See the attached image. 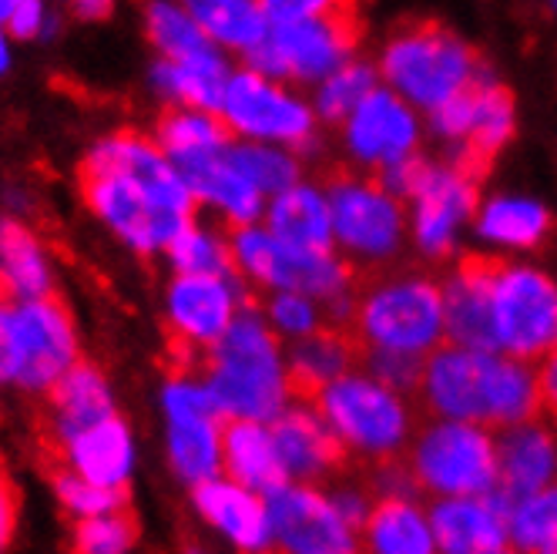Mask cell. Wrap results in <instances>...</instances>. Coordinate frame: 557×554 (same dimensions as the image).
I'll use <instances>...</instances> for the list:
<instances>
[{
	"label": "cell",
	"mask_w": 557,
	"mask_h": 554,
	"mask_svg": "<svg viewBox=\"0 0 557 554\" xmlns=\"http://www.w3.org/2000/svg\"><path fill=\"white\" fill-rule=\"evenodd\" d=\"M85 202L135 253H165L191 225L195 195L158 141L111 135L91 148L82 169Z\"/></svg>",
	"instance_id": "cell-1"
},
{
	"label": "cell",
	"mask_w": 557,
	"mask_h": 554,
	"mask_svg": "<svg viewBox=\"0 0 557 554\" xmlns=\"http://www.w3.org/2000/svg\"><path fill=\"white\" fill-rule=\"evenodd\" d=\"M417 393L430 417L473 420L491 430L541 414L537 367L531 360L450 340L423 356Z\"/></svg>",
	"instance_id": "cell-2"
},
{
	"label": "cell",
	"mask_w": 557,
	"mask_h": 554,
	"mask_svg": "<svg viewBox=\"0 0 557 554\" xmlns=\"http://www.w3.org/2000/svg\"><path fill=\"white\" fill-rule=\"evenodd\" d=\"M206 353V383L225 420L272 423L293 404L289 364L265 312L243 306Z\"/></svg>",
	"instance_id": "cell-3"
},
{
	"label": "cell",
	"mask_w": 557,
	"mask_h": 554,
	"mask_svg": "<svg viewBox=\"0 0 557 554\" xmlns=\"http://www.w3.org/2000/svg\"><path fill=\"white\" fill-rule=\"evenodd\" d=\"M228 253L232 269L243 280L275 293V290H296L315 296L333 320L339 312L352 316V262L336 249H306L278 239L265 229V222L235 225L228 232Z\"/></svg>",
	"instance_id": "cell-4"
},
{
	"label": "cell",
	"mask_w": 557,
	"mask_h": 554,
	"mask_svg": "<svg viewBox=\"0 0 557 554\" xmlns=\"http://www.w3.org/2000/svg\"><path fill=\"white\" fill-rule=\"evenodd\" d=\"M376 178H383V185H389L407 202L410 243L417 253L433 262L450 259L481 206L476 172L454 158L426 162L417 155Z\"/></svg>",
	"instance_id": "cell-5"
},
{
	"label": "cell",
	"mask_w": 557,
	"mask_h": 554,
	"mask_svg": "<svg viewBox=\"0 0 557 554\" xmlns=\"http://www.w3.org/2000/svg\"><path fill=\"white\" fill-rule=\"evenodd\" d=\"M315 410L323 414L346 454L373 464L404 457L413 441V407L410 393L393 390L376 380L367 367L346 370L339 380L315 393Z\"/></svg>",
	"instance_id": "cell-6"
},
{
	"label": "cell",
	"mask_w": 557,
	"mask_h": 554,
	"mask_svg": "<svg viewBox=\"0 0 557 554\" xmlns=\"http://www.w3.org/2000/svg\"><path fill=\"white\" fill-rule=\"evenodd\" d=\"M352 340L367 353L426 356L447 343L441 283L420 272H386L352 299Z\"/></svg>",
	"instance_id": "cell-7"
},
{
	"label": "cell",
	"mask_w": 557,
	"mask_h": 554,
	"mask_svg": "<svg viewBox=\"0 0 557 554\" xmlns=\"http://www.w3.org/2000/svg\"><path fill=\"white\" fill-rule=\"evenodd\" d=\"M380 85L407 98L417 111L430 114L484 74L473 48L447 27L410 24L389 34L376 58Z\"/></svg>",
	"instance_id": "cell-8"
},
{
	"label": "cell",
	"mask_w": 557,
	"mask_h": 554,
	"mask_svg": "<svg viewBox=\"0 0 557 554\" xmlns=\"http://www.w3.org/2000/svg\"><path fill=\"white\" fill-rule=\"evenodd\" d=\"M417 491L430 497L491 494L497 491V433L473 420L430 417L404 460Z\"/></svg>",
	"instance_id": "cell-9"
},
{
	"label": "cell",
	"mask_w": 557,
	"mask_h": 554,
	"mask_svg": "<svg viewBox=\"0 0 557 554\" xmlns=\"http://www.w3.org/2000/svg\"><path fill=\"white\" fill-rule=\"evenodd\" d=\"M333 246L356 266H386L410 239L407 202L376 175H336L326 185Z\"/></svg>",
	"instance_id": "cell-10"
},
{
	"label": "cell",
	"mask_w": 557,
	"mask_h": 554,
	"mask_svg": "<svg viewBox=\"0 0 557 554\" xmlns=\"http://www.w3.org/2000/svg\"><path fill=\"white\" fill-rule=\"evenodd\" d=\"M494 349L537 364L557 343V280L531 262H494Z\"/></svg>",
	"instance_id": "cell-11"
},
{
	"label": "cell",
	"mask_w": 557,
	"mask_h": 554,
	"mask_svg": "<svg viewBox=\"0 0 557 554\" xmlns=\"http://www.w3.org/2000/svg\"><path fill=\"white\" fill-rule=\"evenodd\" d=\"M219 114L228 125V132L238 138L272 141L296 151L312 145L315 122H320L312 101L296 95L286 82H275V77L249 64L228 74Z\"/></svg>",
	"instance_id": "cell-12"
},
{
	"label": "cell",
	"mask_w": 557,
	"mask_h": 554,
	"mask_svg": "<svg viewBox=\"0 0 557 554\" xmlns=\"http://www.w3.org/2000/svg\"><path fill=\"white\" fill-rule=\"evenodd\" d=\"M0 323L11 343L17 386L48 393L77 364L74 320L54 296L0 299Z\"/></svg>",
	"instance_id": "cell-13"
},
{
	"label": "cell",
	"mask_w": 557,
	"mask_h": 554,
	"mask_svg": "<svg viewBox=\"0 0 557 554\" xmlns=\"http://www.w3.org/2000/svg\"><path fill=\"white\" fill-rule=\"evenodd\" d=\"M426 128L447 148V158L481 172L513 138V98L491 74H481L467 91L430 111Z\"/></svg>",
	"instance_id": "cell-14"
},
{
	"label": "cell",
	"mask_w": 557,
	"mask_h": 554,
	"mask_svg": "<svg viewBox=\"0 0 557 554\" xmlns=\"http://www.w3.org/2000/svg\"><path fill=\"white\" fill-rule=\"evenodd\" d=\"M352 54V14H330L293 24H269V34L246 54V64L286 85H315Z\"/></svg>",
	"instance_id": "cell-15"
},
{
	"label": "cell",
	"mask_w": 557,
	"mask_h": 554,
	"mask_svg": "<svg viewBox=\"0 0 557 554\" xmlns=\"http://www.w3.org/2000/svg\"><path fill=\"white\" fill-rule=\"evenodd\" d=\"M339 125L343 148L352 158V165L373 175L410 162L423 145V111H417L386 85H376Z\"/></svg>",
	"instance_id": "cell-16"
},
{
	"label": "cell",
	"mask_w": 557,
	"mask_h": 554,
	"mask_svg": "<svg viewBox=\"0 0 557 554\" xmlns=\"http://www.w3.org/2000/svg\"><path fill=\"white\" fill-rule=\"evenodd\" d=\"M272 547L289 554H349L360 531L346 525L333 497L306 481H283L265 494Z\"/></svg>",
	"instance_id": "cell-17"
},
{
	"label": "cell",
	"mask_w": 557,
	"mask_h": 554,
	"mask_svg": "<svg viewBox=\"0 0 557 554\" xmlns=\"http://www.w3.org/2000/svg\"><path fill=\"white\" fill-rule=\"evenodd\" d=\"M246 306L243 286L232 272H178L169 296V330L178 349H209Z\"/></svg>",
	"instance_id": "cell-18"
},
{
	"label": "cell",
	"mask_w": 557,
	"mask_h": 554,
	"mask_svg": "<svg viewBox=\"0 0 557 554\" xmlns=\"http://www.w3.org/2000/svg\"><path fill=\"white\" fill-rule=\"evenodd\" d=\"M430 525L436 551L444 554H500L510 551L507 501L491 494L433 497Z\"/></svg>",
	"instance_id": "cell-19"
},
{
	"label": "cell",
	"mask_w": 557,
	"mask_h": 554,
	"mask_svg": "<svg viewBox=\"0 0 557 554\" xmlns=\"http://www.w3.org/2000/svg\"><path fill=\"white\" fill-rule=\"evenodd\" d=\"M172 162L188 182L195 202L212 206L232 229L262 219L269 199L235 169V162L228 158V145L212 148V151L182 155V158H172Z\"/></svg>",
	"instance_id": "cell-20"
},
{
	"label": "cell",
	"mask_w": 557,
	"mask_h": 554,
	"mask_svg": "<svg viewBox=\"0 0 557 554\" xmlns=\"http://www.w3.org/2000/svg\"><path fill=\"white\" fill-rule=\"evenodd\" d=\"M272 438L278 447V460L289 481L320 484L333 478L336 467L343 464L346 451L336 441V433L323 420L315 407H286L272 420Z\"/></svg>",
	"instance_id": "cell-21"
},
{
	"label": "cell",
	"mask_w": 557,
	"mask_h": 554,
	"mask_svg": "<svg viewBox=\"0 0 557 554\" xmlns=\"http://www.w3.org/2000/svg\"><path fill=\"white\" fill-rule=\"evenodd\" d=\"M191 501H195V510L202 514V521L209 528H215L232 547H238V551L272 547L265 494L215 473V478L195 484Z\"/></svg>",
	"instance_id": "cell-22"
},
{
	"label": "cell",
	"mask_w": 557,
	"mask_h": 554,
	"mask_svg": "<svg viewBox=\"0 0 557 554\" xmlns=\"http://www.w3.org/2000/svg\"><path fill=\"white\" fill-rule=\"evenodd\" d=\"M557 481V430L537 417L497 433V494L513 501Z\"/></svg>",
	"instance_id": "cell-23"
},
{
	"label": "cell",
	"mask_w": 557,
	"mask_h": 554,
	"mask_svg": "<svg viewBox=\"0 0 557 554\" xmlns=\"http://www.w3.org/2000/svg\"><path fill=\"white\" fill-rule=\"evenodd\" d=\"M491 259H463L457 262L447 280L441 283L444 293V320L447 340L460 346L494 349V323H491Z\"/></svg>",
	"instance_id": "cell-24"
},
{
	"label": "cell",
	"mask_w": 557,
	"mask_h": 554,
	"mask_svg": "<svg viewBox=\"0 0 557 554\" xmlns=\"http://www.w3.org/2000/svg\"><path fill=\"white\" fill-rule=\"evenodd\" d=\"M64 460L74 473L101 484V488H125L135 470V441L125 420L114 414L74 433L61 444Z\"/></svg>",
	"instance_id": "cell-25"
},
{
	"label": "cell",
	"mask_w": 557,
	"mask_h": 554,
	"mask_svg": "<svg viewBox=\"0 0 557 554\" xmlns=\"http://www.w3.org/2000/svg\"><path fill=\"white\" fill-rule=\"evenodd\" d=\"M476 239L494 253H531L550 232V212L531 195H491L476 206Z\"/></svg>",
	"instance_id": "cell-26"
},
{
	"label": "cell",
	"mask_w": 557,
	"mask_h": 554,
	"mask_svg": "<svg viewBox=\"0 0 557 554\" xmlns=\"http://www.w3.org/2000/svg\"><path fill=\"white\" fill-rule=\"evenodd\" d=\"M262 222L278 239L306 249H336L333 246V212L323 185L293 182L289 188L269 195Z\"/></svg>",
	"instance_id": "cell-27"
},
{
	"label": "cell",
	"mask_w": 557,
	"mask_h": 554,
	"mask_svg": "<svg viewBox=\"0 0 557 554\" xmlns=\"http://www.w3.org/2000/svg\"><path fill=\"white\" fill-rule=\"evenodd\" d=\"M360 547L373 554H433V525L430 507L417 501V494L376 497L370 518L360 528Z\"/></svg>",
	"instance_id": "cell-28"
},
{
	"label": "cell",
	"mask_w": 557,
	"mask_h": 554,
	"mask_svg": "<svg viewBox=\"0 0 557 554\" xmlns=\"http://www.w3.org/2000/svg\"><path fill=\"white\" fill-rule=\"evenodd\" d=\"M51 407H48V430L58 441H71L74 433H82L85 427L104 420L114 414V397L104 373L91 364H74L51 390Z\"/></svg>",
	"instance_id": "cell-29"
},
{
	"label": "cell",
	"mask_w": 557,
	"mask_h": 554,
	"mask_svg": "<svg viewBox=\"0 0 557 554\" xmlns=\"http://www.w3.org/2000/svg\"><path fill=\"white\" fill-rule=\"evenodd\" d=\"M222 470L232 481L246 484L259 494L275 491L286 478L272 423L265 420H228L222 430Z\"/></svg>",
	"instance_id": "cell-30"
},
{
	"label": "cell",
	"mask_w": 557,
	"mask_h": 554,
	"mask_svg": "<svg viewBox=\"0 0 557 554\" xmlns=\"http://www.w3.org/2000/svg\"><path fill=\"white\" fill-rule=\"evenodd\" d=\"M169 420V457L185 484H202L222 473V430L219 410H182Z\"/></svg>",
	"instance_id": "cell-31"
},
{
	"label": "cell",
	"mask_w": 557,
	"mask_h": 554,
	"mask_svg": "<svg viewBox=\"0 0 557 554\" xmlns=\"http://www.w3.org/2000/svg\"><path fill=\"white\" fill-rule=\"evenodd\" d=\"M51 256L37 235L14 222L0 219V299H37L51 296L54 272Z\"/></svg>",
	"instance_id": "cell-32"
},
{
	"label": "cell",
	"mask_w": 557,
	"mask_h": 554,
	"mask_svg": "<svg viewBox=\"0 0 557 554\" xmlns=\"http://www.w3.org/2000/svg\"><path fill=\"white\" fill-rule=\"evenodd\" d=\"M296 397H315L323 386L339 380L356 364V340L339 330H315L302 340H293L286 353Z\"/></svg>",
	"instance_id": "cell-33"
},
{
	"label": "cell",
	"mask_w": 557,
	"mask_h": 554,
	"mask_svg": "<svg viewBox=\"0 0 557 554\" xmlns=\"http://www.w3.org/2000/svg\"><path fill=\"white\" fill-rule=\"evenodd\" d=\"M182 8L219 48L235 54H249L269 34L262 0H182Z\"/></svg>",
	"instance_id": "cell-34"
},
{
	"label": "cell",
	"mask_w": 557,
	"mask_h": 554,
	"mask_svg": "<svg viewBox=\"0 0 557 554\" xmlns=\"http://www.w3.org/2000/svg\"><path fill=\"white\" fill-rule=\"evenodd\" d=\"M148 37L158 54L178 64H225L222 48L195 24V17L172 0H154L148 8Z\"/></svg>",
	"instance_id": "cell-35"
},
{
	"label": "cell",
	"mask_w": 557,
	"mask_h": 554,
	"mask_svg": "<svg viewBox=\"0 0 557 554\" xmlns=\"http://www.w3.org/2000/svg\"><path fill=\"white\" fill-rule=\"evenodd\" d=\"M510 547L557 554V481L507 501Z\"/></svg>",
	"instance_id": "cell-36"
},
{
	"label": "cell",
	"mask_w": 557,
	"mask_h": 554,
	"mask_svg": "<svg viewBox=\"0 0 557 554\" xmlns=\"http://www.w3.org/2000/svg\"><path fill=\"white\" fill-rule=\"evenodd\" d=\"M228 74H232L228 64H178L165 58L162 64H154L151 82L158 91L178 101L182 108L219 111Z\"/></svg>",
	"instance_id": "cell-37"
},
{
	"label": "cell",
	"mask_w": 557,
	"mask_h": 554,
	"mask_svg": "<svg viewBox=\"0 0 557 554\" xmlns=\"http://www.w3.org/2000/svg\"><path fill=\"white\" fill-rule=\"evenodd\" d=\"M376 85H380L376 64L349 58L336 71H330L323 82L312 85V108H315V114H320V122L339 125L343 118L360 104Z\"/></svg>",
	"instance_id": "cell-38"
},
{
	"label": "cell",
	"mask_w": 557,
	"mask_h": 554,
	"mask_svg": "<svg viewBox=\"0 0 557 554\" xmlns=\"http://www.w3.org/2000/svg\"><path fill=\"white\" fill-rule=\"evenodd\" d=\"M228 158L235 162V169L265 195V199L275 192L289 188L302 175L296 148H286V145L243 138V141H228Z\"/></svg>",
	"instance_id": "cell-39"
},
{
	"label": "cell",
	"mask_w": 557,
	"mask_h": 554,
	"mask_svg": "<svg viewBox=\"0 0 557 554\" xmlns=\"http://www.w3.org/2000/svg\"><path fill=\"white\" fill-rule=\"evenodd\" d=\"M228 141H232V132L222 122V114L206 111V108H175L162 118V125H158V145L165 148L169 158L212 151Z\"/></svg>",
	"instance_id": "cell-40"
},
{
	"label": "cell",
	"mask_w": 557,
	"mask_h": 554,
	"mask_svg": "<svg viewBox=\"0 0 557 554\" xmlns=\"http://www.w3.org/2000/svg\"><path fill=\"white\" fill-rule=\"evenodd\" d=\"M165 253L178 272H235L225 235H219L215 229H202L195 222L175 235Z\"/></svg>",
	"instance_id": "cell-41"
},
{
	"label": "cell",
	"mask_w": 557,
	"mask_h": 554,
	"mask_svg": "<svg viewBox=\"0 0 557 554\" xmlns=\"http://www.w3.org/2000/svg\"><path fill=\"white\" fill-rule=\"evenodd\" d=\"M265 320L275 330L278 340H302L315 330L326 327V306L309 296V293H296V290H275L265 303Z\"/></svg>",
	"instance_id": "cell-42"
},
{
	"label": "cell",
	"mask_w": 557,
	"mask_h": 554,
	"mask_svg": "<svg viewBox=\"0 0 557 554\" xmlns=\"http://www.w3.org/2000/svg\"><path fill=\"white\" fill-rule=\"evenodd\" d=\"M135 521L125 507L95 514V518H82L74 528V547L85 554H122L135 544Z\"/></svg>",
	"instance_id": "cell-43"
},
{
	"label": "cell",
	"mask_w": 557,
	"mask_h": 554,
	"mask_svg": "<svg viewBox=\"0 0 557 554\" xmlns=\"http://www.w3.org/2000/svg\"><path fill=\"white\" fill-rule=\"evenodd\" d=\"M54 491H58L61 504L67 507V514H74L77 521L95 518V514L117 510V507H125V501H128L125 488H101V484L82 478V473H74L71 467L54 473Z\"/></svg>",
	"instance_id": "cell-44"
},
{
	"label": "cell",
	"mask_w": 557,
	"mask_h": 554,
	"mask_svg": "<svg viewBox=\"0 0 557 554\" xmlns=\"http://www.w3.org/2000/svg\"><path fill=\"white\" fill-rule=\"evenodd\" d=\"M367 370L389 383L400 393H417L420 386V373H423V356H410V353H389V349H373L367 353Z\"/></svg>",
	"instance_id": "cell-45"
},
{
	"label": "cell",
	"mask_w": 557,
	"mask_h": 554,
	"mask_svg": "<svg viewBox=\"0 0 557 554\" xmlns=\"http://www.w3.org/2000/svg\"><path fill=\"white\" fill-rule=\"evenodd\" d=\"M269 24H293L330 14H352V0H262Z\"/></svg>",
	"instance_id": "cell-46"
},
{
	"label": "cell",
	"mask_w": 557,
	"mask_h": 554,
	"mask_svg": "<svg viewBox=\"0 0 557 554\" xmlns=\"http://www.w3.org/2000/svg\"><path fill=\"white\" fill-rule=\"evenodd\" d=\"M336 510L346 518V525H352L356 531L363 528V521L370 518V510H373V494L367 488H356V484H343L336 491H330Z\"/></svg>",
	"instance_id": "cell-47"
},
{
	"label": "cell",
	"mask_w": 557,
	"mask_h": 554,
	"mask_svg": "<svg viewBox=\"0 0 557 554\" xmlns=\"http://www.w3.org/2000/svg\"><path fill=\"white\" fill-rule=\"evenodd\" d=\"M48 27V11L45 0H17L14 14L8 17V30L14 37H37Z\"/></svg>",
	"instance_id": "cell-48"
},
{
	"label": "cell",
	"mask_w": 557,
	"mask_h": 554,
	"mask_svg": "<svg viewBox=\"0 0 557 554\" xmlns=\"http://www.w3.org/2000/svg\"><path fill=\"white\" fill-rule=\"evenodd\" d=\"M537 386H541V410L557 420V343L537 360Z\"/></svg>",
	"instance_id": "cell-49"
},
{
	"label": "cell",
	"mask_w": 557,
	"mask_h": 554,
	"mask_svg": "<svg viewBox=\"0 0 557 554\" xmlns=\"http://www.w3.org/2000/svg\"><path fill=\"white\" fill-rule=\"evenodd\" d=\"M17 528V494L11 484L0 481V551H4Z\"/></svg>",
	"instance_id": "cell-50"
},
{
	"label": "cell",
	"mask_w": 557,
	"mask_h": 554,
	"mask_svg": "<svg viewBox=\"0 0 557 554\" xmlns=\"http://www.w3.org/2000/svg\"><path fill=\"white\" fill-rule=\"evenodd\" d=\"M67 4L74 8L77 17H88V21H101L111 14L114 8V0H67Z\"/></svg>",
	"instance_id": "cell-51"
},
{
	"label": "cell",
	"mask_w": 557,
	"mask_h": 554,
	"mask_svg": "<svg viewBox=\"0 0 557 554\" xmlns=\"http://www.w3.org/2000/svg\"><path fill=\"white\" fill-rule=\"evenodd\" d=\"M0 383H14V356H11L4 323H0Z\"/></svg>",
	"instance_id": "cell-52"
},
{
	"label": "cell",
	"mask_w": 557,
	"mask_h": 554,
	"mask_svg": "<svg viewBox=\"0 0 557 554\" xmlns=\"http://www.w3.org/2000/svg\"><path fill=\"white\" fill-rule=\"evenodd\" d=\"M11 67V45H8V30L0 27V74Z\"/></svg>",
	"instance_id": "cell-53"
},
{
	"label": "cell",
	"mask_w": 557,
	"mask_h": 554,
	"mask_svg": "<svg viewBox=\"0 0 557 554\" xmlns=\"http://www.w3.org/2000/svg\"><path fill=\"white\" fill-rule=\"evenodd\" d=\"M17 8V0H0V24H8V17L14 14Z\"/></svg>",
	"instance_id": "cell-54"
},
{
	"label": "cell",
	"mask_w": 557,
	"mask_h": 554,
	"mask_svg": "<svg viewBox=\"0 0 557 554\" xmlns=\"http://www.w3.org/2000/svg\"><path fill=\"white\" fill-rule=\"evenodd\" d=\"M550 8H554V14H557V0H550Z\"/></svg>",
	"instance_id": "cell-55"
}]
</instances>
